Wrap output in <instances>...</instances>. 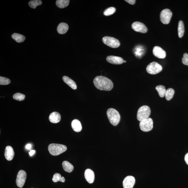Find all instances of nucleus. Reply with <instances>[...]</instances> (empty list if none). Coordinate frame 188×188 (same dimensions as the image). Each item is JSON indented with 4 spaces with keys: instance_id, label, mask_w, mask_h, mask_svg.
<instances>
[{
    "instance_id": "nucleus-9",
    "label": "nucleus",
    "mask_w": 188,
    "mask_h": 188,
    "mask_svg": "<svg viewBox=\"0 0 188 188\" xmlns=\"http://www.w3.org/2000/svg\"><path fill=\"white\" fill-rule=\"evenodd\" d=\"M26 178V174L25 171L20 170L18 172L16 179V184L17 186L22 188L25 185Z\"/></svg>"
},
{
    "instance_id": "nucleus-12",
    "label": "nucleus",
    "mask_w": 188,
    "mask_h": 188,
    "mask_svg": "<svg viewBox=\"0 0 188 188\" xmlns=\"http://www.w3.org/2000/svg\"><path fill=\"white\" fill-rule=\"evenodd\" d=\"M153 53L155 56L159 58H165L166 56V53L162 48L158 46H156L153 48Z\"/></svg>"
},
{
    "instance_id": "nucleus-24",
    "label": "nucleus",
    "mask_w": 188,
    "mask_h": 188,
    "mask_svg": "<svg viewBox=\"0 0 188 188\" xmlns=\"http://www.w3.org/2000/svg\"><path fill=\"white\" fill-rule=\"evenodd\" d=\"M156 89L158 92L159 96L161 98H163L165 96L166 90L165 86L162 85H158L156 87Z\"/></svg>"
},
{
    "instance_id": "nucleus-34",
    "label": "nucleus",
    "mask_w": 188,
    "mask_h": 188,
    "mask_svg": "<svg viewBox=\"0 0 188 188\" xmlns=\"http://www.w3.org/2000/svg\"><path fill=\"white\" fill-rule=\"evenodd\" d=\"M35 153V150H30V152L29 153V155L30 156H32Z\"/></svg>"
},
{
    "instance_id": "nucleus-11",
    "label": "nucleus",
    "mask_w": 188,
    "mask_h": 188,
    "mask_svg": "<svg viewBox=\"0 0 188 188\" xmlns=\"http://www.w3.org/2000/svg\"><path fill=\"white\" fill-rule=\"evenodd\" d=\"M135 183V179L133 176H128L125 178L123 182L124 188H133Z\"/></svg>"
},
{
    "instance_id": "nucleus-16",
    "label": "nucleus",
    "mask_w": 188,
    "mask_h": 188,
    "mask_svg": "<svg viewBox=\"0 0 188 188\" xmlns=\"http://www.w3.org/2000/svg\"><path fill=\"white\" fill-rule=\"evenodd\" d=\"M61 116L59 113L54 112L51 113L49 117V119L51 122L54 123H59L61 120Z\"/></svg>"
},
{
    "instance_id": "nucleus-8",
    "label": "nucleus",
    "mask_w": 188,
    "mask_h": 188,
    "mask_svg": "<svg viewBox=\"0 0 188 188\" xmlns=\"http://www.w3.org/2000/svg\"><path fill=\"white\" fill-rule=\"evenodd\" d=\"M172 13L168 9H165L161 12L160 15L161 21L164 24H168L170 23Z\"/></svg>"
},
{
    "instance_id": "nucleus-5",
    "label": "nucleus",
    "mask_w": 188,
    "mask_h": 188,
    "mask_svg": "<svg viewBox=\"0 0 188 188\" xmlns=\"http://www.w3.org/2000/svg\"><path fill=\"white\" fill-rule=\"evenodd\" d=\"M153 122L151 118H149L140 122L139 127L140 129L144 132L151 131L153 127Z\"/></svg>"
},
{
    "instance_id": "nucleus-20",
    "label": "nucleus",
    "mask_w": 188,
    "mask_h": 188,
    "mask_svg": "<svg viewBox=\"0 0 188 188\" xmlns=\"http://www.w3.org/2000/svg\"><path fill=\"white\" fill-rule=\"evenodd\" d=\"M62 165L64 170L69 173L72 172L74 169L73 165L67 161H63Z\"/></svg>"
},
{
    "instance_id": "nucleus-2",
    "label": "nucleus",
    "mask_w": 188,
    "mask_h": 188,
    "mask_svg": "<svg viewBox=\"0 0 188 188\" xmlns=\"http://www.w3.org/2000/svg\"><path fill=\"white\" fill-rule=\"evenodd\" d=\"M107 114L110 122L114 126L118 125L120 120V116L119 112L114 108H110L107 110Z\"/></svg>"
},
{
    "instance_id": "nucleus-19",
    "label": "nucleus",
    "mask_w": 188,
    "mask_h": 188,
    "mask_svg": "<svg viewBox=\"0 0 188 188\" xmlns=\"http://www.w3.org/2000/svg\"><path fill=\"white\" fill-rule=\"evenodd\" d=\"M72 127L73 130L76 132H80L82 130V126L80 122L78 119H75L72 122Z\"/></svg>"
},
{
    "instance_id": "nucleus-3",
    "label": "nucleus",
    "mask_w": 188,
    "mask_h": 188,
    "mask_svg": "<svg viewBox=\"0 0 188 188\" xmlns=\"http://www.w3.org/2000/svg\"><path fill=\"white\" fill-rule=\"evenodd\" d=\"M67 149V147L66 146L56 143H51L48 146V150L50 154L54 156L59 155Z\"/></svg>"
},
{
    "instance_id": "nucleus-7",
    "label": "nucleus",
    "mask_w": 188,
    "mask_h": 188,
    "mask_svg": "<svg viewBox=\"0 0 188 188\" xmlns=\"http://www.w3.org/2000/svg\"><path fill=\"white\" fill-rule=\"evenodd\" d=\"M103 42L109 47L116 48L120 45V42L115 38L109 36L104 37L102 39Z\"/></svg>"
},
{
    "instance_id": "nucleus-6",
    "label": "nucleus",
    "mask_w": 188,
    "mask_h": 188,
    "mask_svg": "<svg viewBox=\"0 0 188 188\" xmlns=\"http://www.w3.org/2000/svg\"><path fill=\"white\" fill-rule=\"evenodd\" d=\"M162 70V67L160 64L153 62L148 65L146 68L147 72L149 74L155 75L159 73Z\"/></svg>"
},
{
    "instance_id": "nucleus-37",
    "label": "nucleus",
    "mask_w": 188,
    "mask_h": 188,
    "mask_svg": "<svg viewBox=\"0 0 188 188\" xmlns=\"http://www.w3.org/2000/svg\"></svg>"
},
{
    "instance_id": "nucleus-14",
    "label": "nucleus",
    "mask_w": 188,
    "mask_h": 188,
    "mask_svg": "<svg viewBox=\"0 0 188 188\" xmlns=\"http://www.w3.org/2000/svg\"><path fill=\"white\" fill-rule=\"evenodd\" d=\"M14 150L11 146H8L6 147L4 156L7 160L9 161L12 160L14 158Z\"/></svg>"
},
{
    "instance_id": "nucleus-32",
    "label": "nucleus",
    "mask_w": 188,
    "mask_h": 188,
    "mask_svg": "<svg viewBox=\"0 0 188 188\" xmlns=\"http://www.w3.org/2000/svg\"><path fill=\"white\" fill-rule=\"evenodd\" d=\"M125 1L132 5H134L136 2L135 0H125Z\"/></svg>"
},
{
    "instance_id": "nucleus-29",
    "label": "nucleus",
    "mask_w": 188,
    "mask_h": 188,
    "mask_svg": "<svg viewBox=\"0 0 188 188\" xmlns=\"http://www.w3.org/2000/svg\"><path fill=\"white\" fill-rule=\"evenodd\" d=\"M25 95L19 93L15 94L13 96V99L15 100L19 101H22L25 100Z\"/></svg>"
},
{
    "instance_id": "nucleus-17",
    "label": "nucleus",
    "mask_w": 188,
    "mask_h": 188,
    "mask_svg": "<svg viewBox=\"0 0 188 188\" xmlns=\"http://www.w3.org/2000/svg\"><path fill=\"white\" fill-rule=\"evenodd\" d=\"M69 29V26L67 23H61L57 26V32L60 34H64L67 32Z\"/></svg>"
},
{
    "instance_id": "nucleus-4",
    "label": "nucleus",
    "mask_w": 188,
    "mask_h": 188,
    "mask_svg": "<svg viewBox=\"0 0 188 188\" xmlns=\"http://www.w3.org/2000/svg\"><path fill=\"white\" fill-rule=\"evenodd\" d=\"M151 111L147 106H143L139 108L137 114V119L139 121L149 118Z\"/></svg>"
},
{
    "instance_id": "nucleus-13",
    "label": "nucleus",
    "mask_w": 188,
    "mask_h": 188,
    "mask_svg": "<svg viewBox=\"0 0 188 188\" xmlns=\"http://www.w3.org/2000/svg\"><path fill=\"white\" fill-rule=\"evenodd\" d=\"M106 60L108 62L114 65H120L124 61V60L120 57L112 56H108Z\"/></svg>"
},
{
    "instance_id": "nucleus-26",
    "label": "nucleus",
    "mask_w": 188,
    "mask_h": 188,
    "mask_svg": "<svg viewBox=\"0 0 188 188\" xmlns=\"http://www.w3.org/2000/svg\"><path fill=\"white\" fill-rule=\"evenodd\" d=\"M52 181L54 182H61L64 183L65 182V179L63 177H62L60 174L56 173L53 176Z\"/></svg>"
},
{
    "instance_id": "nucleus-28",
    "label": "nucleus",
    "mask_w": 188,
    "mask_h": 188,
    "mask_svg": "<svg viewBox=\"0 0 188 188\" xmlns=\"http://www.w3.org/2000/svg\"><path fill=\"white\" fill-rule=\"evenodd\" d=\"M116 8L114 7H110L108 8L105 10L103 12V14L105 16H108L111 15L116 12Z\"/></svg>"
},
{
    "instance_id": "nucleus-15",
    "label": "nucleus",
    "mask_w": 188,
    "mask_h": 188,
    "mask_svg": "<svg viewBox=\"0 0 188 188\" xmlns=\"http://www.w3.org/2000/svg\"><path fill=\"white\" fill-rule=\"evenodd\" d=\"M85 176L86 180L90 183H93L94 180V172L91 169H86L85 173Z\"/></svg>"
},
{
    "instance_id": "nucleus-31",
    "label": "nucleus",
    "mask_w": 188,
    "mask_h": 188,
    "mask_svg": "<svg viewBox=\"0 0 188 188\" xmlns=\"http://www.w3.org/2000/svg\"><path fill=\"white\" fill-rule=\"evenodd\" d=\"M182 62L183 63L184 65L188 66V54L186 53H185L183 54Z\"/></svg>"
},
{
    "instance_id": "nucleus-18",
    "label": "nucleus",
    "mask_w": 188,
    "mask_h": 188,
    "mask_svg": "<svg viewBox=\"0 0 188 188\" xmlns=\"http://www.w3.org/2000/svg\"><path fill=\"white\" fill-rule=\"evenodd\" d=\"M63 79L64 82L69 86L72 89L74 90L77 89V87L76 83L69 77L67 76H64L63 77Z\"/></svg>"
},
{
    "instance_id": "nucleus-23",
    "label": "nucleus",
    "mask_w": 188,
    "mask_h": 188,
    "mask_svg": "<svg viewBox=\"0 0 188 188\" xmlns=\"http://www.w3.org/2000/svg\"><path fill=\"white\" fill-rule=\"evenodd\" d=\"M69 0H57L56 5L57 7L61 8H65L69 5Z\"/></svg>"
},
{
    "instance_id": "nucleus-21",
    "label": "nucleus",
    "mask_w": 188,
    "mask_h": 188,
    "mask_svg": "<svg viewBox=\"0 0 188 188\" xmlns=\"http://www.w3.org/2000/svg\"><path fill=\"white\" fill-rule=\"evenodd\" d=\"M178 31V36L181 38L183 36L185 32L184 24L182 21L179 22Z\"/></svg>"
},
{
    "instance_id": "nucleus-27",
    "label": "nucleus",
    "mask_w": 188,
    "mask_h": 188,
    "mask_svg": "<svg viewBox=\"0 0 188 188\" xmlns=\"http://www.w3.org/2000/svg\"><path fill=\"white\" fill-rule=\"evenodd\" d=\"M42 4V2L40 0H34L29 2V5L31 8L35 9L37 6L41 5Z\"/></svg>"
},
{
    "instance_id": "nucleus-22",
    "label": "nucleus",
    "mask_w": 188,
    "mask_h": 188,
    "mask_svg": "<svg viewBox=\"0 0 188 188\" xmlns=\"http://www.w3.org/2000/svg\"><path fill=\"white\" fill-rule=\"evenodd\" d=\"M12 38L16 41L17 42L20 43L25 41L26 38L23 35L18 34L14 33L12 36Z\"/></svg>"
},
{
    "instance_id": "nucleus-30",
    "label": "nucleus",
    "mask_w": 188,
    "mask_h": 188,
    "mask_svg": "<svg viewBox=\"0 0 188 188\" xmlns=\"http://www.w3.org/2000/svg\"><path fill=\"white\" fill-rule=\"evenodd\" d=\"M11 83V81L9 79L6 77H0V85H7Z\"/></svg>"
},
{
    "instance_id": "nucleus-36",
    "label": "nucleus",
    "mask_w": 188,
    "mask_h": 188,
    "mask_svg": "<svg viewBox=\"0 0 188 188\" xmlns=\"http://www.w3.org/2000/svg\"><path fill=\"white\" fill-rule=\"evenodd\" d=\"M124 62L125 63L126 62V61H124Z\"/></svg>"
},
{
    "instance_id": "nucleus-10",
    "label": "nucleus",
    "mask_w": 188,
    "mask_h": 188,
    "mask_svg": "<svg viewBox=\"0 0 188 188\" xmlns=\"http://www.w3.org/2000/svg\"><path fill=\"white\" fill-rule=\"evenodd\" d=\"M132 28L135 31L141 33H145L148 31L147 28L144 24L138 21L133 23Z\"/></svg>"
},
{
    "instance_id": "nucleus-1",
    "label": "nucleus",
    "mask_w": 188,
    "mask_h": 188,
    "mask_svg": "<svg viewBox=\"0 0 188 188\" xmlns=\"http://www.w3.org/2000/svg\"><path fill=\"white\" fill-rule=\"evenodd\" d=\"M94 83L95 87L100 90L109 91L113 87V84L110 79L102 76L95 77L94 80Z\"/></svg>"
},
{
    "instance_id": "nucleus-25",
    "label": "nucleus",
    "mask_w": 188,
    "mask_h": 188,
    "mask_svg": "<svg viewBox=\"0 0 188 188\" xmlns=\"http://www.w3.org/2000/svg\"><path fill=\"white\" fill-rule=\"evenodd\" d=\"M174 94V91L172 88H169L166 91L165 96L166 100L168 101L171 100L173 98Z\"/></svg>"
},
{
    "instance_id": "nucleus-33",
    "label": "nucleus",
    "mask_w": 188,
    "mask_h": 188,
    "mask_svg": "<svg viewBox=\"0 0 188 188\" xmlns=\"http://www.w3.org/2000/svg\"><path fill=\"white\" fill-rule=\"evenodd\" d=\"M185 162L186 163L187 165H188V153H187L185 156Z\"/></svg>"
},
{
    "instance_id": "nucleus-35",
    "label": "nucleus",
    "mask_w": 188,
    "mask_h": 188,
    "mask_svg": "<svg viewBox=\"0 0 188 188\" xmlns=\"http://www.w3.org/2000/svg\"><path fill=\"white\" fill-rule=\"evenodd\" d=\"M32 145L30 144H28L26 146V149H29L31 148Z\"/></svg>"
}]
</instances>
